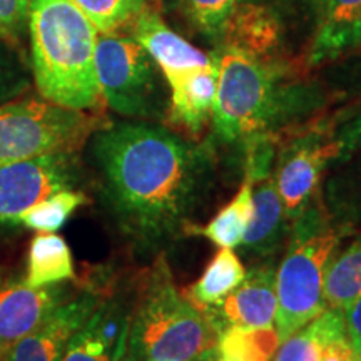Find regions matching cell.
I'll return each mask as SVG.
<instances>
[{
	"label": "cell",
	"instance_id": "obj_30",
	"mask_svg": "<svg viewBox=\"0 0 361 361\" xmlns=\"http://www.w3.org/2000/svg\"><path fill=\"white\" fill-rule=\"evenodd\" d=\"M361 356L351 343V338L346 331V323L343 322L323 341L319 361H358Z\"/></svg>",
	"mask_w": 361,
	"mask_h": 361
},
{
	"label": "cell",
	"instance_id": "obj_23",
	"mask_svg": "<svg viewBox=\"0 0 361 361\" xmlns=\"http://www.w3.org/2000/svg\"><path fill=\"white\" fill-rule=\"evenodd\" d=\"M279 345L274 326H228L221 333L216 348L221 361H271Z\"/></svg>",
	"mask_w": 361,
	"mask_h": 361
},
{
	"label": "cell",
	"instance_id": "obj_32",
	"mask_svg": "<svg viewBox=\"0 0 361 361\" xmlns=\"http://www.w3.org/2000/svg\"><path fill=\"white\" fill-rule=\"evenodd\" d=\"M128 338H129V324L124 328V331L121 333L119 340H117L112 361H137V358H135V356L130 353Z\"/></svg>",
	"mask_w": 361,
	"mask_h": 361
},
{
	"label": "cell",
	"instance_id": "obj_8",
	"mask_svg": "<svg viewBox=\"0 0 361 361\" xmlns=\"http://www.w3.org/2000/svg\"><path fill=\"white\" fill-rule=\"evenodd\" d=\"M82 178L78 152H52L0 166V226L22 224L27 209Z\"/></svg>",
	"mask_w": 361,
	"mask_h": 361
},
{
	"label": "cell",
	"instance_id": "obj_26",
	"mask_svg": "<svg viewBox=\"0 0 361 361\" xmlns=\"http://www.w3.org/2000/svg\"><path fill=\"white\" fill-rule=\"evenodd\" d=\"M87 197L78 189H62L27 209L22 216V226L35 233H56L67 223Z\"/></svg>",
	"mask_w": 361,
	"mask_h": 361
},
{
	"label": "cell",
	"instance_id": "obj_10",
	"mask_svg": "<svg viewBox=\"0 0 361 361\" xmlns=\"http://www.w3.org/2000/svg\"><path fill=\"white\" fill-rule=\"evenodd\" d=\"M104 295L99 284L71 295L29 335L2 350L4 361H61L71 338L87 322Z\"/></svg>",
	"mask_w": 361,
	"mask_h": 361
},
{
	"label": "cell",
	"instance_id": "obj_28",
	"mask_svg": "<svg viewBox=\"0 0 361 361\" xmlns=\"http://www.w3.org/2000/svg\"><path fill=\"white\" fill-rule=\"evenodd\" d=\"M30 89V71L12 45L0 39V106L25 96Z\"/></svg>",
	"mask_w": 361,
	"mask_h": 361
},
{
	"label": "cell",
	"instance_id": "obj_3",
	"mask_svg": "<svg viewBox=\"0 0 361 361\" xmlns=\"http://www.w3.org/2000/svg\"><path fill=\"white\" fill-rule=\"evenodd\" d=\"M219 328L176 288L164 256L141 281L129 314V350L137 361H192L214 348Z\"/></svg>",
	"mask_w": 361,
	"mask_h": 361
},
{
	"label": "cell",
	"instance_id": "obj_13",
	"mask_svg": "<svg viewBox=\"0 0 361 361\" xmlns=\"http://www.w3.org/2000/svg\"><path fill=\"white\" fill-rule=\"evenodd\" d=\"M133 37L146 49L168 82L213 64V59L171 30L152 7L137 17Z\"/></svg>",
	"mask_w": 361,
	"mask_h": 361
},
{
	"label": "cell",
	"instance_id": "obj_34",
	"mask_svg": "<svg viewBox=\"0 0 361 361\" xmlns=\"http://www.w3.org/2000/svg\"><path fill=\"white\" fill-rule=\"evenodd\" d=\"M0 361H4V358H2V351H0Z\"/></svg>",
	"mask_w": 361,
	"mask_h": 361
},
{
	"label": "cell",
	"instance_id": "obj_36",
	"mask_svg": "<svg viewBox=\"0 0 361 361\" xmlns=\"http://www.w3.org/2000/svg\"><path fill=\"white\" fill-rule=\"evenodd\" d=\"M219 361H221V360H219Z\"/></svg>",
	"mask_w": 361,
	"mask_h": 361
},
{
	"label": "cell",
	"instance_id": "obj_7",
	"mask_svg": "<svg viewBox=\"0 0 361 361\" xmlns=\"http://www.w3.org/2000/svg\"><path fill=\"white\" fill-rule=\"evenodd\" d=\"M94 62L102 101L112 111L130 119L164 114L157 66L134 37L99 34Z\"/></svg>",
	"mask_w": 361,
	"mask_h": 361
},
{
	"label": "cell",
	"instance_id": "obj_19",
	"mask_svg": "<svg viewBox=\"0 0 361 361\" xmlns=\"http://www.w3.org/2000/svg\"><path fill=\"white\" fill-rule=\"evenodd\" d=\"M246 276L241 259L231 247H221L201 278L189 290V300L202 311L219 306Z\"/></svg>",
	"mask_w": 361,
	"mask_h": 361
},
{
	"label": "cell",
	"instance_id": "obj_6",
	"mask_svg": "<svg viewBox=\"0 0 361 361\" xmlns=\"http://www.w3.org/2000/svg\"><path fill=\"white\" fill-rule=\"evenodd\" d=\"M107 126L92 111L59 106L40 96H22L0 106V166L52 152H78Z\"/></svg>",
	"mask_w": 361,
	"mask_h": 361
},
{
	"label": "cell",
	"instance_id": "obj_1",
	"mask_svg": "<svg viewBox=\"0 0 361 361\" xmlns=\"http://www.w3.org/2000/svg\"><path fill=\"white\" fill-rule=\"evenodd\" d=\"M99 197L112 224L139 251L189 233L211 186V159L161 126L107 124L90 135Z\"/></svg>",
	"mask_w": 361,
	"mask_h": 361
},
{
	"label": "cell",
	"instance_id": "obj_4",
	"mask_svg": "<svg viewBox=\"0 0 361 361\" xmlns=\"http://www.w3.org/2000/svg\"><path fill=\"white\" fill-rule=\"evenodd\" d=\"M343 231L329 218L319 196L311 197L291 221L286 252L276 271L274 328L281 343L326 310L324 271L338 250Z\"/></svg>",
	"mask_w": 361,
	"mask_h": 361
},
{
	"label": "cell",
	"instance_id": "obj_25",
	"mask_svg": "<svg viewBox=\"0 0 361 361\" xmlns=\"http://www.w3.org/2000/svg\"><path fill=\"white\" fill-rule=\"evenodd\" d=\"M75 6L96 27L97 34H121L133 29L141 13L151 7V0H74ZM157 2V0H152Z\"/></svg>",
	"mask_w": 361,
	"mask_h": 361
},
{
	"label": "cell",
	"instance_id": "obj_29",
	"mask_svg": "<svg viewBox=\"0 0 361 361\" xmlns=\"http://www.w3.org/2000/svg\"><path fill=\"white\" fill-rule=\"evenodd\" d=\"M30 0H0V39L19 44L29 29Z\"/></svg>",
	"mask_w": 361,
	"mask_h": 361
},
{
	"label": "cell",
	"instance_id": "obj_18",
	"mask_svg": "<svg viewBox=\"0 0 361 361\" xmlns=\"http://www.w3.org/2000/svg\"><path fill=\"white\" fill-rule=\"evenodd\" d=\"M71 247L56 233H37L29 246L25 281L32 286H51L74 279Z\"/></svg>",
	"mask_w": 361,
	"mask_h": 361
},
{
	"label": "cell",
	"instance_id": "obj_11",
	"mask_svg": "<svg viewBox=\"0 0 361 361\" xmlns=\"http://www.w3.org/2000/svg\"><path fill=\"white\" fill-rule=\"evenodd\" d=\"M278 266L273 259L255 264L241 284L214 308L204 310L223 333L228 326L263 328L273 326L278 310Z\"/></svg>",
	"mask_w": 361,
	"mask_h": 361
},
{
	"label": "cell",
	"instance_id": "obj_33",
	"mask_svg": "<svg viewBox=\"0 0 361 361\" xmlns=\"http://www.w3.org/2000/svg\"><path fill=\"white\" fill-rule=\"evenodd\" d=\"M192 361H219V353H218V348H209L206 350L204 353H201L197 358H194Z\"/></svg>",
	"mask_w": 361,
	"mask_h": 361
},
{
	"label": "cell",
	"instance_id": "obj_9",
	"mask_svg": "<svg viewBox=\"0 0 361 361\" xmlns=\"http://www.w3.org/2000/svg\"><path fill=\"white\" fill-rule=\"evenodd\" d=\"M348 147V139L322 137L306 133L279 152L274 178L288 219L293 221L318 191L319 179L326 166L338 159Z\"/></svg>",
	"mask_w": 361,
	"mask_h": 361
},
{
	"label": "cell",
	"instance_id": "obj_17",
	"mask_svg": "<svg viewBox=\"0 0 361 361\" xmlns=\"http://www.w3.org/2000/svg\"><path fill=\"white\" fill-rule=\"evenodd\" d=\"M358 44H361V0H324L323 20L311 45V64L335 59Z\"/></svg>",
	"mask_w": 361,
	"mask_h": 361
},
{
	"label": "cell",
	"instance_id": "obj_31",
	"mask_svg": "<svg viewBox=\"0 0 361 361\" xmlns=\"http://www.w3.org/2000/svg\"><path fill=\"white\" fill-rule=\"evenodd\" d=\"M343 316H345L346 331L351 338V343L361 356V295L343 308Z\"/></svg>",
	"mask_w": 361,
	"mask_h": 361
},
{
	"label": "cell",
	"instance_id": "obj_2",
	"mask_svg": "<svg viewBox=\"0 0 361 361\" xmlns=\"http://www.w3.org/2000/svg\"><path fill=\"white\" fill-rule=\"evenodd\" d=\"M29 35L39 96L71 109H101L97 30L74 0H30Z\"/></svg>",
	"mask_w": 361,
	"mask_h": 361
},
{
	"label": "cell",
	"instance_id": "obj_5",
	"mask_svg": "<svg viewBox=\"0 0 361 361\" xmlns=\"http://www.w3.org/2000/svg\"><path fill=\"white\" fill-rule=\"evenodd\" d=\"M218 59L214 133L223 142H246L271 129L293 107L295 94L281 85L279 71L263 57L226 44Z\"/></svg>",
	"mask_w": 361,
	"mask_h": 361
},
{
	"label": "cell",
	"instance_id": "obj_20",
	"mask_svg": "<svg viewBox=\"0 0 361 361\" xmlns=\"http://www.w3.org/2000/svg\"><path fill=\"white\" fill-rule=\"evenodd\" d=\"M252 179L245 174L236 196L226 204L206 226H192V234H201L219 247H238L252 218Z\"/></svg>",
	"mask_w": 361,
	"mask_h": 361
},
{
	"label": "cell",
	"instance_id": "obj_15",
	"mask_svg": "<svg viewBox=\"0 0 361 361\" xmlns=\"http://www.w3.org/2000/svg\"><path fill=\"white\" fill-rule=\"evenodd\" d=\"M128 324L129 313L106 293L87 322L71 338L61 361H112L117 340Z\"/></svg>",
	"mask_w": 361,
	"mask_h": 361
},
{
	"label": "cell",
	"instance_id": "obj_16",
	"mask_svg": "<svg viewBox=\"0 0 361 361\" xmlns=\"http://www.w3.org/2000/svg\"><path fill=\"white\" fill-rule=\"evenodd\" d=\"M171 89L169 121L189 134L201 133L213 117L218 90V59L204 69L189 72L168 82Z\"/></svg>",
	"mask_w": 361,
	"mask_h": 361
},
{
	"label": "cell",
	"instance_id": "obj_27",
	"mask_svg": "<svg viewBox=\"0 0 361 361\" xmlns=\"http://www.w3.org/2000/svg\"><path fill=\"white\" fill-rule=\"evenodd\" d=\"M178 4L184 16L209 37L224 34V27L238 7V0H178Z\"/></svg>",
	"mask_w": 361,
	"mask_h": 361
},
{
	"label": "cell",
	"instance_id": "obj_35",
	"mask_svg": "<svg viewBox=\"0 0 361 361\" xmlns=\"http://www.w3.org/2000/svg\"><path fill=\"white\" fill-rule=\"evenodd\" d=\"M358 361H361V358H360V360H358Z\"/></svg>",
	"mask_w": 361,
	"mask_h": 361
},
{
	"label": "cell",
	"instance_id": "obj_21",
	"mask_svg": "<svg viewBox=\"0 0 361 361\" xmlns=\"http://www.w3.org/2000/svg\"><path fill=\"white\" fill-rule=\"evenodd\" d=\"M223 35L228 37L229 45L263 57L276 45L278 27L264 8L255 6L236 7L224 27Z\"/></svg>",
	"mask_w": 361,
	"mask_h": 361
},
{
	"label": "cell",
	"instance_id": "obj_12",
	"mask_svg": "<svg viewBox=\"0 0 361 361\" xmlns=\"http://www.w3.org/2000/svg\"><path fill=\"white\" fill-rule=\"evenodd\" d=\"M72 295L66 283L32 286L25 279H16L0 286V351L8 348Z\"/></svg>",
	"mask_w": 361,
	"mask_h": 361
},
{
	"label": "cell",
	"instance_id": "obj_24",
	"mask_svg": "<svg viewBox=\"0 0 361 361\" xmlns=\"http://www.w3.org/2000/svg\"><path fill=\"white\" fill-rule=\"evenodd\" d=\"M343 322V310L326 308L313 322L284 340L271 361H319L323 341Z\"/></svg>",
	"mask_w": 361,
	"mask_h": 361
},
{
	"label": "cell",
	"instance_id": "obj_14",
	"mask_svg": "<svg viewBox=\"0 0 361 361\" xmlns=\"http://www.w3.org/2000/svg\"><path fill=\"white\" fill-rule=\"evenodd\" d=\"M252 206L251 223L241 245L250 255L273 259L290 233L288 224L291 223L279 196L274 171L252 180Z\"/></svg>",
	"mask_w": 361,
	"mask_h": 361
},
{
	"label": "cell",
	"instance_id": "obj_22",
	"mask_svg": "<svg viewBox=\"0 0 361 361\" xmlns=\"http://www.w3.org/2000/svg\"><path fill=\"white\" fill-rule=\"evenodd\" d=\"M361 295V236L335 252L324 271L323 298L326 308L343 310Z\"/></svg>",
	"mask_w": 361,
	"mask_h": 361
}]
</instances>
